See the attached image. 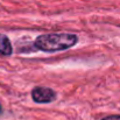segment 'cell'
<instances>
[{
  "label": "cell",
  "instance_id": "obj_4",
  "mask_svg": "<svg viewBox=\"0 0 120 120\" xmlns=\"http://www.w3.org/2000/svg\"><path fill=\"white\" fill-rule=\"evenodd\" d=\"M101 120H120V114H112V116H107V117H104Z\"/></svg>",
  "mask_w": 120,
  "mask_h": 120
},
{
  "label": "cell",
  "instance_id": "obj_2",
  "mask_svg": "<svg viewBox=\"0 0 120 120\" xmlns=\"http://www.w3.org/2000/svg\"><path fill=\"white\" fill-rule=\"evenodd\" d=\"M32 98L38 104H48L56 99V92L50 87L38 86L32 90Z\"/></svg>",
  "mask_w": 120,
  "mask_h": 120
},
{
  "label": "cell",
  "instance_id": "obj_3",
  "mask_svg": "<svg viewBox=\"0 0 120 120\" xmlns=\"http://www.w3.org/2000/svg\"><path fill=\"white\" fill-rule=\"evenodd\" d=\"M13 54V47L9 39L5 34H0V56H11Z\"/></svg>",
  "mask_w": 120,
  "mask_h": 120
},
{
  "label": "cell",
  "instance_id": "obj_5",
  "mask_svg": "<svg viewBox=\"0 0 120 120\" xmlns=\"http://www.w3.org/2000/svg\"><path fill=\"white\" fill-rule=\"evenodd\" d=\"M1 113H2V106H1V104H0V116H1Z\"/></svg>",
  "mask_w": 120,
  "mask_h": 120
},
{
  "label": "cell",
  "instance_id": "obj_1",
  "mask_svg": "<svg viewBox=\"0 0 120 120\" xmlns=\"http://www.w3.org/2000/svg\"><path fill=\"white\" fill-rule=\"evenodd\" d=\"M78 43V36L72 33H51L36 38L34 47L44 52H57L70 49Z\"/></svg>",
  "mask_w": 120,
  "mask_h": 120
}]
</instances>
